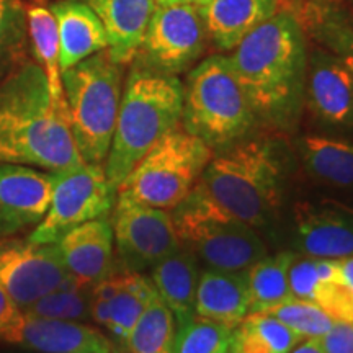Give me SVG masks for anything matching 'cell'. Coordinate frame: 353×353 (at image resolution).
Returning a JSON list of instances; mask_svg holds the SVG:
<instances>
[{"mask_svg":"<svg viewBox=\"0 0 353 353\" xmlns=\"http://www.w3.org/2000/svg\"><path fill=\"white\" fill-rule=\"evenodd\" d=\"M265 314L276 317L278 321L288 325L294 334H298L303 341L324 337L337 322L319 306L298 298L290 299V301L267 311Z\"/></svg>","mask_w":353,"mask_h":353,"instance_id":"obj_34","label":"cell"},{"mask_svg":"<svg viewBox=\"0 0 353 353\" xmlns=\"http://www.w3.org/2000/svg\"><path fill=\"white\" fill-rule=\"evenodd\" d=\"M0 164L52 174L85 164L70 130L68 105L54 103L46 74L32 61L0 82Z\"/></svg>","mask_w":353,"mask_h":353,"instance_id":"obj_2","label":"cell"},{"mask_svg":"<svg viewBox=\"0 0 353 353\" xmlns=\"http://www.w3.org/2000/svg\"><path fill=\"white\" fill-rule=\"evenodd\" d=\"M291 353H324L319 342L316 339H306V341H301L296 347L291 350Z\"/></svg>","mask_w":353,"mask_h":353,"instance_id":"obj_38","label":"cell"},{"mask_svg":"<svg viewBox=\"0 0 353 353\" xmlns=\"http://www.w3.org/2000/svg\"><path fill=\"white\" fill-rule=\"evenodd\" d=\"M294 244L309 257H353V208L334 201L294 206Z\"/></svg>","mask_w":353,"mask_h":353,"instance_id":"obj_15","label":"cell"},{"mask_svg":"<svg viewBox=\"0 0 353 353\" xmlns=\"http://www.w3.org/2000/svg\"><path fill=\"white\" fill-rule=\"evenodd\" d=\"M175 317L161 296L152 299L125 342L131 353H172Z\"/></svg>","mask_w":353,"mask_h":353,"instance_id":"obj_30","label":"cell"},{"mask_svg":"<svg viewBox=\"0 0 353 353\" xmlns=\"http://www.w3.org/2000/svg\"><path fill=\"white\" fill-rule=\"evenodd\" d=\"M21 317V309L17 306L10 294L0 286V334L6 332Z\"/></svg>","mask_w":353,"mask_h":353,"instance_id":"obj_36","label":"cell"},{"mask_svg":"<svg viewBox=\"0 0 353 353\" xmlns=\"http://www.w3.org/2000/svg\"><path fill=\"white\" fill-rule=\"evenodd\" d=\"M64 267L83 288L92 290L113 272V228L107 216L70 229L54 242Z\"/></svg>","mask_w":353,"mask_h":353,"instance_id":"obj_17","label":"cell"},{"mask_svg":"<svg viewBox=\"0 0 353 353\" xmlns=\"http://www.w3.org/2000/svg\"><path fill=\"white\" fill-rule=\"evenodd\" d=\"M195 314L234 329L249 314V286L245 270L210 268L200 275Z\"/></svg>","mask_w":353,"mask_h":353,"instance_id":"obj_23","label":"cell"},{"mask_svg":"<svg viewBox=\"0 0 353 353\" xmlns=\"http://www.w3.org/2000/svg\"><path fill=\"white\" fill-rule=\"evenodd\" d=\"M290 165L283 139L245 138L214 154L192 195L254 229L263 228L283 201Z\"/></svg>","mask_w":353,"mask_h":353,"instance_id":"obj_3","label":"cell"},{"mask_svg":"<svg viewBox=\"0 0 353 353\" xmlns=\"http://www.w3.org/2000/svg\"><path fill=\"white\" fill-rule=\"evenodd\" d=\"M157 294L151 280L141 273L130 272L125 286L108 301V319L105 329L118 342L125 343L144 309Z\"/></svg>","mask_w":353,"mask_h":353,"instance_id":"obj_29","label":"cell"},{"mask_svg":"<svg viewBox=\"0 0 353 353\" xmlns=\"http://www.w3.org/2000/svg\"><path fill=\"white\" fill-rule=\"evenodd\" d=\"M105 26L108 52L117 63L128 64L138 54L156 8L154 0H88Z\"/></svg>","mask_w":353,"mask_h":353,"instance_id":"obj_20","label":"cell"},{"mask_svg":"<svg viewBox=\"0 0 353 353\" xmlns=\"http://www.w3.org/2000/svg\"><path fill=\"white\" fill-rule=\"evenodd\" d=\"M0 286L25 311L51 291L81 285L64 267L56 244L0 237Z\"/></svg>","mask_w":353,"mask_h":353,"instance_id":"obj_12","label":"cell"},{"mask_svg":"<svg viewBox=\"0 0 353 353\" xmlns=\"http://www.w3.org/2000/svg\"><path fill=\"white\" fill-rule=\"evenodd\" d=\"M28 17V34L38 64L46 74L52 100L57 105H65L63 81L59 68V32L51 10L44 7H32Z\"/></svg>","mask_w":353,"mask_h":353,"instance_id":"obj_28","label":"cell"},{"mask_svg":"<svg viewBox=\"0 0 353 353\" xmlns=\"http://www.w3.org/2000/svg\"><path fill=\"white\" fill-rule=\"evenodd\" d=\"M59 32L61 72L97 52L108 50V37L99 15L81 0H63L51 8Z\"/></svg>","mask_w":353,"mask_h":353,"instance_id":"obj_19","label":"cell"},{"mask_svg":"<svg viewBox=\"0 0 353 353\" xmlns=\"http://www.w3.org/2000/svg\"><path fill=\"white\" fill-rule=\"evenodd\" d=\"M296 260L293 252L265 255L245 270L249 286V314L267 312L293 299L290 268Z\"/></svg>","mask_w":353,"mask_h":353,"instance_id":"obj_26","label":"cell"},{"mask_svg":"<svg viewBox=\"0 0 353 353\" xmlns=\"http://www.w3.org/2000/svg\"><path fill=\"white\" fill-rule=\"evenodd\" d=\"M208 41L203 7L156 6L134 59L159 72L180 76L195 68Z\"/></svg>","mask_w":353,"mask_h":353,"instance_id":"obj_10","label":"cell"},{"mask_svg":"<svg viewBox=\"0 0 353 353\" xmlns=\"http://www.w3.org/2000/svg\"><path fill=\"white\" fill-rule=\"evenodd\" d=\"M28 17L20 0H0V82L25 63Z\"/></svg>","mask_w":353,"mask_h":353,"instance_id":"obj_31","label":"cell"},{"mask_svg":"<svg viewBox=\"0 0 353 353\" xmlns=\"http://www.w3.org/2000/svg\"><path fill=\"white\" fill-rule=\"evenodd\" d=\"M301 341L276 317L254 312L232 329L229 353H291Z\"/></svg>","mask_w":353,"mask_h":353,"instance_id":"obj_27","label":"cell"},{"mask_svg":"<svg viewBox=\"0 0 353 353\" xmlns=\"http://www.w3.org/2000/svg\"><path fill=\"white\" fill-rule=\"evenodd\" d=\"M183 83L179 76L159 72L136 61L123 88L120 112L105 174L114 188L123 183L134 165L182 125Z\"/></svg>","mask_w":353,"mask_h":353,"instance_id":"obj_4","label":"cell"},{"mask_svg":"<svg viewBox=\"0 0 353 353\" xmlns=\"http://www.w3.org/2000/svg\"><path fill=\"white\" fill-rule=\"evenodd\" d=\"M113 239L123 268L141 273L156 267L179 249L174 218L167 210L117 196L113 208Z\"/></svg>","mask_w":353,"mask_h":353,"instance_id":"obj_11","label":"cell"},{"mask_svg":"<svg viewBox=\"0 0 353 353\" xmlns=\"http://www.w3.org/2000/svg\"><path fill=\"white\" fill-rule=\"evenodd\" d=\"M214 152L182 125L165 134L118 187V196L161 210H175L187 198Z\"/></svg>","mask_w":353,"mask_h":353,"instance_id":"obj_7","label":"cell"},{"mask_svg":"<svg viewBox=\"0 0 353 353\" xmlns=\"http://www.w3.org/2000/svg\"><path fill=\"white\" fill-rule=\"evenodd\" d=\"M151 281L159 296L174 314L176 327L195 316L200 268L196 255L192 250L180 245L152 268Z\"/></svg>","mask_w":353,"mask_h":353,"instance_id":"obj_24","label":"cell"},{"mask_svg":"<svg viewBox=\"0 0 353 353\" xmlns=\"http://www.w3.org/2000/svg\"><path fill=\"white\" fill-rule=\"evenodd\" d=\"M90 291L82 286L57 288L46 296L39 298L21 312L34 317H46V319L83 322L90 319Z\"/></svg>","mask_w":353,"mask_h":353,"instance_id":"obj_33","label":"cell"},{"mask_svg":"<svg viewBox=\"0 0 353 353\" xmlns=\"http://www.w3.org/2000/svg\"><path fill=\"white\" fill-rule=\"evenodd\" d=\"M347 2H348V3H350V6L353 7V0H347Z\"/></svg>","mask_w":353,"mask_h":353,"instance_id":"obj_40","label":"cell"},{"mask_svg":"<svg viewBox=\"0 0 353 353\" xmlns=\"http://www.w3.org/2000/svg\"><path fill=\"white\" fill-rule=\"evenodd\" d=\"M307 57V34L286 2L234 48L229 59L259 121L283 131L298 125Z\"/></svg>","mask_w":353,"mask_h":353,"instance_id":"obj_1","label":"cell"},{"mask_svg":"<svg viewBox=\"0 0 353 353\" xmlns=\"http://www.w3.org/2000/svg\"><path fill=\"white\" fill-rule=\"evenodd\" d=\"M50 208L30 234L33 244H54L87 221L108 216L117 203L118 190L110 183L101 164H82L54 174Z\"/></svg>","mask_w":353,"mask_h":353,"instance_id":"obj_9","label":"cell"},{"mask_svg":"<svg viewBox=\"0 0 353 353\" xmlns=\"http://www.w3.org/2000/svg\"><path fill=\"white\" fill-rule=\"evenodd\" d=\"M304 103L322 126L353 130V77L341 57L319 44L309 50Z\"/></svg>","mask_w":353,"mask_h":353,"instance_id":"obj_13","label":"cell"},{"mask_svg":"<svg viewBox=\"0 0 353 353\" xmlns=\"http://www.w3.org/2000/svg\"><path fill=\"white\" fill-rule=\"evenodd\" d=\"M0 339L38 353H112V341L92 325L77 321L21 317Z\"/></svg>","mask_w":353,"mask_h":353,"instance_id":"obj_16","label":"cell"},{"mask_svg":"<svg viewBox=\"0 0 353 353\" xmlns=\"http://www.w3.org/2000/svg\"><path fill=\"white\" fill-rule=\"evenodd\" d=\"M283 3V0H210L203 7L210 41L221 51H232Z\"/></svg>","mask_w":353,"mask_h":353,"instance_id":"obj_22","label":"cell"},{"mask_svg":"<svg viewBox=\"0 0 353 353\" xmlns=\"http://www.w3.org/2000/svg\"><path fill=\"white\" fill-rule=\"evenodd\" d=\"M180 244L210 268L241 272L267 255V247L249 224L219 213L192 193L174 210Z\"/></svg>","mask_w":353,"mask_h":353,"instance_id":"obj_8","label":"cell"},{"mask_svg":"<svg viewBox=\"0 0 353 353\" xmlns=\"http://www.w3.org/2000/svg\"><path fill=\"white\" fill-rule=\"evenodd\" d=\"M56 175L19 164H0V237L34 226L50 208Z\"/></svg>","mask_w":353,"mask_h":353,"instance_id":"obj_14","label":"cell"},{"mask_svg":"<svg viewBox=\"0 0 353 353\" xmlns=\"http://www.w3.org/2000/svg\"><path fill=\"white\" fill-rule=\"evenodd\" d=\"M293 296L319 306L337 322L353 321V303L342 283L339 259L307 257L290 268Z\"/></svg>","mask_w":353,"mask_h":353,"instance_id":"obj_18","label":"cell"},{"mask_svg":"<svg viewBox=\"0 0 353 353\" xmlns=\"http://www.w3.org/2000/svg\"><path fill=\"white\" fill-rule=\"evenodd\" d=\"M74 141L87 164H101L110 152L123 95V64L108 50L61 72Z\"/></svg>","mask_w":353,"mask_h":353,"instance_id":"obj_6","label":"cell"},{"mask_svg":"<svg viewBox=\"0 0 353 353\" xmlns=\"http://www.w3.org/2000/svg\"><path fill=\"white\" fill-rule=\"evenodd\" d=\"M341 263V275H342V283L345 286L348 296H350L353 303V257L339 259Z\"/></svg>","mask_w":353,"mask_h":353,"instance_id":"obj_37","label":"cell"},{"mask_svg":"<svg viewBox=\"0 0 353 353\" xmlns=\"http://www.w3.org/2000/svg\"><path fill=\"white\" fill-rule=\"evenodd\" d=\"M231 335L229 325L195 314L176 327L172 353H229Z\"/></svg>","mask_w":353,"mask_h":353,"instance_id":"obj_32","label":"cell"},{"mask_svg":"<svg viewBox=\"0 0 353 353\" xmlns=\"http://www.w3.org/2000/svg\"><path fill=\"white\" fill-rule=\"evenodd\" d=\"M156 6H172V3H187V6L205 7L210 0H154Z\"/></svg>","mask_w":353,"mask_h":353,"instance_id":"obj_39","label":"cell"},{"mask_svg":"<svg viewBox=\"0 0 353 353\" xmlns=\"http://www.w3.org/2000/svg\"><path fill=\"white\" fill-rule=\"evenodd\" d=\"M316 341L324 353H353V321L335 322L324 337Z\"/></svg>","mask_w":353,"mask_h":353,"instance_id":"obj_35","label":"cell"},{"mask_svg":"<svg viewBox=\"0 0 353 353\" xmlns=\"http://www.w3.org/2000/svg\"><path fill=\"white\" fill-rule=\"evenodd\" d=\"M257 117L229 56L214 54L188 70L182 128L219 152L245 139Z\"/></svg>","mask_w":353,"mask_h":353,"instance_id":"obj_5","label":"cell"},{"mask_svg":"<svg viewBox=\"0 0 353 353\" xmlns=\"http://www.w3.org/2000/svg\"><path fill=\"white\" fill-rule=\"evenodd\" d=\"M296 149L309 175L322 183L353 190V143L329 136L307 134Z\"/></svg>","mask_w":353,"mask_h":353,"instance_id":"obj_25","label":"cell"},{"mask_svg":"<svg viewBox=\"0 0 353 353\" xmlns=\"http://www.w3.org/2000/svg\"><path fill=\"white\" fill-rule=\"evenodd\" d=\"M286 6L296 13L307 38L341 57L353 77V15L341 0H296Z\"/></svg>","mask_w":353,"mask_h":353,"instance_id":"obj_21","label":"cell"}]
</instances>
